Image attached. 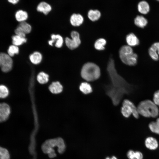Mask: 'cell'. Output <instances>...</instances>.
<instances>
[{
  "mask_svg": "<svg viewBox=\"0 0 159 159\" xmlns=\"http://www.w3.org/2000/svg\"><path fill=\"white\" fill-rule=\"evenodd\" d=\"M107 70L110 82L105 86L106 93L111 100L113 105L117 106L124 95L131 92L133 88L117 73L114 61L112 58L108 61Z\"/></svg>",
  "mask_w": 159,
  "mask_h": 159,
  "instance_id": "cell-1",
  "label": "cell"
},
{
  "mask_svg": "<svg viewBox=\"0 0 159 159\" xmlns=\"http://www.w3.org/2000/svg\"><path fill=\"white\" fill-rule=\"evenodd\" d=\"M57 149V152L62 154L65 151L66 145L64 139L61 137L49 139L45 140L42 144L41 150L45 154H47L48 157L52 158L57 156L55 148Z\"/></svg>",
  "mask_w": 159,
  "mask_h": 159,
  "instance_id": "cell-2",
  "label": "cell"
},
{
  "mask_svg": "<svg viewBox=\"0 0 159 159\" xmlns=\"http://www.w3.org/2000/svg\"><path fill=\"white\" fill-rule=\"evenodd\" d=\"M139 115L145 117H157L159 114L158 107L150 100H146L140 102L137 107Z\"/></svg>",
  "mask_w": 159,
  "mask_h": 159,
  "instance_id": "cell-3",
  "label": "cell"
},
{
  "mask_svg": "<svg viewBox=\"0 0 159 159\" xmlns=\"http://www.w3.org/2000/svg\"><path fill=\"white\" fill-rule=\"evenodd\" d=\"M81 75L82 77L86 81H93L100 77V69L96 64L92 62H87L82 67Z\"/></svg>",
  "mask_w": 159,
  "mask_h": 159,
  "instance_id": "cell-4",
  "label": "cell"
},
{
  "mask_svg": "<svg viewBox=\"0 0 159 159\" xmlns=\"http://www.w3.org/2000/svg\"><path fill=\"white\" fill-rule=\"evenodd\" d=\"M121 112L122 115L126 118H128L131 115L136 119L138 118L139 117L137 107L132 102L128 99L123 100Z\"/></svg>",
  "mask_w": 159,
  "mask_h": 159,
  "instance_id": "cell-5",
  "label": "cell"
},
{
  "mask_svg": "<svg viewBox=\"0 0 159 159\" xmlns=\"http://www.w3.org/2000/svg\"><path fill=\"white\" fill-rule=\"evenodd\" d=\"M13 66V61L8 54L0 53V68L2 71L7 72L10 71Z\"/></svg>",
  "mask_w": 159,
  "mask_h": 159,
  "instance_id": "cell-6",
  "label": "cell"
},
{
  "mask_svg": "<svg viewBox=\"0 0 159 159\" xmlns=\"http://www.w3.org/2000/svg\"><path fill=\"white\" fill-rule=\"evenodd\" d=\"M71 36V39L68 37L65 38V43L68 48L73 50L79 47L81 44V40L79 34L76 31H72Z\"/></svg>",
  "mask_w": 159,
  "mask_h": 159,
  "instance_id": "cell-7",
  "label": "cell"
},
{
  "mask_svg": "<svg viewBox=\"0 0 159 159\" xmlns=\"http://www.w3.org/2000/svg\"><path fill=\"white\" fill-rule=\"evenodd\" d=\"M121 61L125 64L130 66L135 65L137 62L138 55L133 53L125 55L119 56Z\"/></svg>",
  "mask_w": 159,
  "mask_h": 159,
  "instance_id": "cell-8",
  "label": "cell"
},
{
  "mask_svg": "<svg viewBox=\"0 0 159 159\" xmlns=\"http://www.w3.org/2000/svg\"><path fill=\"white\" fill-rule=\"evenodd\" d=\"M51 39L48 41L49 44L51 46H53L54 43L55 46L57 48H61L63 44V39L60 35L52 34L51 35Z\"/></svg>",
  "mask_w": 159,
  "mask_h": 159,
  "instance_id": "cell-9",
  "label": "cell"
},
{
  "mask_svg": "<svg viewBox=\"0 0 159 159\" xmlns=\"http://www.w3.org/2000/svg\"><path fill=\"white\" fill-rule=\"evenodd\" d=\"M84 21L83 16L79 13H74L70 17V23L72 25L74 26H78L81 25Z\"/></svg>",
  "mask_w": 159,
  "mask_h": 159,
  "instance_id": "cell-10",
  "label": "cell"
},
{
  "mask_svg": "<svg viewBox=\"0 0 159 159\" xmlns=\"http://www.w3.org/2000/svg\"><path fill=\"white\" fill-rule=\"evenodd\" d=\"M52 7L50 4L45 1L40 2L37 7V11L42 13L45 15L48 14L52 10Z\"/></svg>",
  "mask_w": 159,
  "mask_h": 159,
  "instance_id": "cell-11",
  "label": "cell"
},
{
  "mask_svg": "<svg viewBox=\"0 0 159 159\" xmlns=\"http://www.w3.org/2000/svg\"><path fill=\"white\" fill-rule=\"evenodd\" d=\"M101 13L98 9H90L87 13V16L89 19L92 21L98 20L100 18Z\"/></svg>",
  "mask_w": 159,
  "mask_h": 159,
  "instance_id": "cell-12",
  "label": "cell"
},
{
  "mask_svg": "<svg viewBox=\"0 0 159 159\" xmlns=\"http://www.w3.org/2000/svg\"><path fill=\"white\" fill-rule=\"evenodd\" d=\"M126 40L128 45L130 47L137 46L140 43L138 38L133 33H130L127 35Z\"/></svg>",
  "mask_w": 159,
  "mask_h": 159,
  "instance_id": "cell-13",
  "label": "cell"
},
{
  "mask_svg": "<svg viewBox=\"0 0 159 159\" xmlns=\"http://www.w3.org/2000/svg\"><path fill=\"white\" fill-rule=\"evenodd\" d=\"M9 106L5 103H0V115L7 120L10 114Z\"/></svg>",
  "mask_w": 159,
  "mask_h": 159,
  "instance_id": "cell-14",
  "label": "cell"
},
{
  "mask_svg": "<svg viewBox=\"0 0 159 159\" xmlns=\"http://www.w3.org/2000/svg\"><path fill=\"white\" fill-rule=\"evenodd\" d=\"M145 144L148 148L151 150H155L158 146V143L156 139L151 137H149L146 138L145 141Z\"/></svg>",
  "mask_w": 159,
  "mask_h": 159,
  "instance_id": "cell-15",
  "label": "cell"
},
{
  "mask_svg": "<svg viewBox=\"0 0 159 159\" xmlns=\"http://www.w3.org/2000/svg\"><path fill=\"white\" fill-rule=\"evenodd\" d=\"M138 9L140 13L146 14L149 11L150 6L148 3L145 1H140L138 5Z\"/></svg>",
  "mask_w": 159,
  "mask_h": 159,
  "instance_id": "cell-16",
  "label": "cell"
},
{
  "mask_svg": "<svg viewBox=\"0 0 159 159\" xmlns=\"http://www.w3.org/2000/svg\"><path fill=\"white\" fill-rule=\"evenodd\" d=\"M80 91L85 95H88L91 93L93 89L91 85L87 82H82L79 86Z\"/></svg>",
  "mask_w": 159,
  "mask_h": 159,
  "instance_id": "cell-17",
  "label": "cell"
},
{
  "mask_svg": "<svg viewBox=\"0 0 159 159\" xmlns=\"http://www.w3.org/2000/svg\"><path fill=\"white\" fill-rule=\"evenodd\" d=\"M42 55L38 52H35L30 54L29 58L31 62L34 64H39L42 59Z\"/></svg>",
  "mask_w": 159,
  "mask_h": 159,
  "instance_id": "cell-18",
  "label": "cell"
},
{
  "mask_svg": "<svg viewBox=\"0 0 159 159\" xmlns=\"http://www.w3.org/2000/svg\"><path fill=\"white\" fill-rule=\"evenodd\" d=\"M135 24L137 26L143 28L147 25V20L142 16L138 15L135 18L134 20Z\"/></svg>",
  "mask_w": 159,
  "mask_h": 159,
  "instance_id": "cell-19",
  "label": "cell"
},
{
  "mask_svg": "<svg viewBox=\"0 0 159 159\" xmlns=\"http://www.w3.org/2000/svg\"><path fill=\"white\" fill-rule=\"evenodd\" d=\"M28 16L27 13L22 10H18L15 14L16 20L20 22L25 21L28 19Z\"/></svg>",
  "mask_w": 159,
  "mask_h": 159,
  "instance_id": "cell-20",
  "label": "cell"
},
{
  "mask_svg": "<svg viewBox=\"0 0 159 159\" xmlns=\"http://www.w3.org/2000/svg\"><path fill=\"white\" fill-rule=\"evenodd\" d=\"M62 85L58 82H52L49 87V89L51 92L57 94L61 92L62 90Z\"/></svg>",
  "mask_w": 159,
  "mask_h": 159,
  "instance_id": "cell-21",
  "label": "cell"
},
{
  "mask_svg": "<svg viewBox=\"0 0 159 159\" xmlns=\"http://www.w3.org/2000/svg\"><path fill=\"white\" fill-rule=\"evenodd\" d=\"M12 39L13 44L17 46L22 45L27 41V39L25 37H22L16 34L12 37Z\"/></svg>",
  "mask_w": 159,
  "mask_h": 159,
  "instance_id": "cell-22",
  "label": "cell"
},
{
  "mask_svg": "<svg viewBox=\"0 0 159 159\" xmlns=\"http://www.w3.org/2000/svg\"><path fill=\"white\" fill-rule=\"evenodd\" d=\"M106 43V40L103 38H100L97 39L94 44V47L98 50H103L105 49V46Z\"/></svg>",
  "mask_w": 159,
  "mask_h": 159,
  "instance_id": "cell-23",
  "label": "cell"
},
{
  "mask_svg": "<svg viewBox=\"0 0 159 159\" xmlns=\"http://www.w3.org/2000/svg\"><path fill=\"white\" fill-rule=\"evenodd\" d=\"M134 53L131 47L129 45H124L120 49L119 51V56L125 55Z\"/></svg>",
  "mask_w": 159,
  "mask_h": 159,
  "instance_id": "cell-24",
  "label": "cell"
},
{
  "mask_svg": "<svg viewBox=\"0 0 159 159\" xmlns=\"http://www.w3.org/2000/svg\"><path fill=\"white\" fill-rule=\"evenodd\" d=\"M49 75L44 72H41L38 74L37 79L40 84H43L47 82L49 80Z\"/></svg>",
  "mask_w": 159,
  "mask_h": 159,
  "instance_id": "cell-25",
  "label": "cell"
},
{
  "mask_svg": "<svg viewBox=\"0 0 159 159\" xmlns=\"http://www.w3.org/2000/svg\"><path fill=\"white\" fill-rule=\"evenodd\" d=\"M18 26L21 27L26 34L29 33L31 31V26L25 21L20 22Z\"/></svg>",
  "mask_w": 159,
  "mask_h": 159,
  "instance_id": "cell-26",
  "label": "cell"
},
{
  "mask_svg": "<svg viewBox=\"0 0 159 159\" xmlns=\"http://www.w3.org/2000/svg\"><path fill=\"white\" fill-rule=\"evenodd\" d=\"M9 91L8 88L6 86L0 85V98H6L9 95Z\"/></svg>",
  "mask_w": 159,
  "mask_h": 159,
  "instance_id": "cell-27",
  "label": "cell"
},
{
  "mask_svg": "<svg viewBox=\"0 0 159 159\" xmlns=\"http://www.w3.org/2000/svg\"><path fill=\"white\" fill-rule=\"evenodd\" d=\"M19 51L18 46L13 44L9 47L8 50V54L11 57H13L15 54H18Z\"/></svg>",
  "mask_w": 159,
  "mask_h": 159,
  "instance_id": "cell-28",
  "label": "cell"
},
{
  "mask_svg": "<svg viewBox=\"0 0 159 159\" xmlns=\"http://www.w3.org/2000/svg\"><path fill=\"white\" fill-rule=\"evenodd\" d=\"M10 155L7 149L0 146V159H10Z\"/></svg>",
  "mask_w": 159,
  "mask_h": 159,
  "instance_id": "cell-29",
  "label": "cell"
},
{
  "mask_svg": "<svg viewBox=\"0 0 159 159\" xmlns=\"http://www.w3.org/2000/svg\"><path fill=\"white\" fill-rule=\"evenodd\" d=\"M148 53L150 57L154 60L157 61L159 59V55L155 49L152 46L149 49Z\"/></svg>",
  "mask_w": 159,
  "mask_h": 159,
  "instance_id": "cell-30",
  "label": "cell"
},
{
  "mask_svg": "<svg viewBox=\"0 0 159 159\" xmlns=\"http://www.w3.org/2000/svg\"><path fill=\"white\" fill-rule=\"evenodd\" d=\"M148 127L151 131L159 135V129L157 126L155 121L150 122L149 124Z\"/></svg>",
  "mask_w": 159,
  "mask_h": 159,
  "instance_id": "cell-31",
  "label": "cell"
},
{
  "mask_svg": "<svg viewBox=\"0 0 159 159\" xmlns=\"http://www.w3.org/2000/svg\"><path fill=\"white\" fill-rule=\"evenodd\" d=\"M153 101L158 107H159V90L156 91L154 93Z\"/></svg>",
  "mask_w": 159,
  "mask_h": 159,
  "instance_id": "cell-32",
  "label": "cell"
},
{
  "mask_svg": "<svg viewBox=\"0 0 159 159\" xmlns=\"http://www.w3.org/2000/svg\"><path fill=\"white\" fill-rule=\"evenodd\" d=\"M15 33L16 35L22 37H25L26 34L19 26H18L15 29Z\"/></svg>",
  "mask_w": 159,
  "mask_h": 159,
  "instance_id": "cell-33",
  "label": "cell"
},
{
  "mask_svg": "<svg viewBox=\"0 0 159 159\" xmlns=\"http://www.w3.org/2000/svg\"><path fill=\"white\" fill-rule=\"evenodd\" d=\"M127 156L129 159H136L135 152L132 150H129L127 153Z\"/></svg>",
  "mask_w": 159,
  "mask_h": 159,
  "instance_id": "cell-34",
  "label": "cell"
},
{
  "mask_svg": "<svg viewBox=\"0 0 159 159\" xmlns=\"http://www.w3.org/2000/svg\"><path fill=\"white\" fill-rule=\"evenodd\" d=\"M135 157L136 159H143V154L139 151L135 152Z\"/></svg>",
  "mask_w": 159,
  "mask_h": 159,
  "instance_id": "cell-35",
  "label": "cell"
},
{
  "mask_svg": "<svg viewBox=\"0 0 159 159\" xmlns=\"http://www.w3.org/2000/svg\"><path fill=\"white\" fill-rule=\"evenodd\" d=\"M155 49L159 56V42H156L151 45Z\"/></svg>",
  "mask_w": 159,
  "mask_h": 159,
  "instance_id": "cell-36",
  "label": "cell"
},
{
  "mask_svg": "<svg viewBox=\"0 0 159 159\" xmlns=\"http://www.w3.org/2000/svg\"><path fill=\"white\" fill-rule=\"evenodd\" d=\"M10 3L13 4H15L18 3L19 0H7Z\"/></svg>",
  "mask_w": 159,
  "mask_h": 159,
  "instance_id": "cell-37",
  "label": "cell"
},
{
  "mask_svg": "<svg viewBox=\"0 0 159 159\" xmlns=\"http://www.w3.org/2000/svg\"><path fill=\"white\" fill-rule=\"evenodd\" d=\"M6 120L2 116L0 115V122L5 121Z\"/></svg>",
  "mask_w": 159,
  "mask_h": 159,
  "instance_id": "cell-38",
  "label": "cell"
},
{
  "mask_svg": "<svg viewBox=\"0 0 159 159\" xmlns=\"http://www.w3.org/2000/svg\"><path fill=\"white\" fill-rule=\"evenodd\" d=\"M155 122L157 127L159 129V117L157 118Z\"/></svg>",
  "mask_w": 159,
  "mask_h": 159,
  "instance_id": "cell-39",
  "label": "cell"
},
{
  "mask_svg": "<svg viewBox=\"0 0 159 159\" xmlns=\"http://www.w3.org/2000/svg\"><path fill=\"white\" fill-rule=\"evenodd\" d=\"M105 159H117V158L115 156H113L110 158L108 157H107L105 158Z\"/></svg>",
  "mask_w": 159,
  "mask_h": 159,
  "instance_id": "cell-40",
  "label": "cell"
},
{
  "mask_svg": "<svg viewBox=\"0 0 159 159\" xmlns=\"http://www.w3.org/2000/svg\"><path fill=\"white\" fill-rule=\"evenodd\" d=\"M157 0V1H159V0Z\"/></svg>",
  "mask_w": 159,
  "mask_h": 159,
  "instance_id": "cell-41",
  "label": "cell"
}]
</instances>
